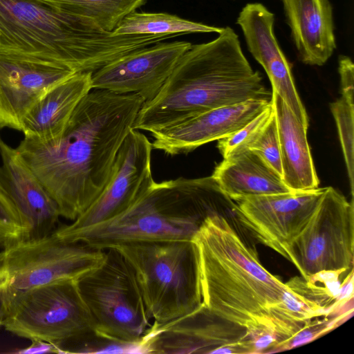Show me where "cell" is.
I'll return each instance as SVG.
<instances>
[{"label":"cell","mask_w":354,"mask_h":354,"mask_svg":"<svg viewBox=\"0 0 354 354\" xmlns=\"http://www.w3.org/2000/svg\"><path fill=\"white\" fill-rule=\"evenodd\" d=\"M2 326L20 337L57 346L94 333L78 280L63 279L0 299Z\"/></svg>","instance_id":"obj_7"},{"label":"cell","mask_w":354,"mask_h":354,"mask_svg":"<svg viewBox=\"0 0 354 354\" xmlns=\"http://www.w3.org/2000/svg\"><path fill=\"white\" fill-rule=\"evenodd\" d=\"M138 35H114L44 0H0V50L91 72L141 48Z\"/></svg>","instance_id":"obj_5"},{"label":"cell","mask_w":354,"mask_h":354,"mask_svg":"<svg viewBox=\"0 0 354 354\" xmlns=\"http://www.w3.org/2000/svg\"><path fill=\"white\" fill-rule=\"evenodd\" d=\"M152 144L132 129L115 156L106 185L95 201L73 222L61 227L75 230L109 220L129 208L155 183L151 172Z\"/></svg>","instance_id":"obj_12"},{"label":"cell","mask_w":354,"mask_h":354,"mask_svg":"<svg viewBox=\"0 0 354 354\" xmlns=\"http://www.w3.org/2000/svg\"><path fill=\"white\" fill-rule=\"evenodd\" d=\"M245 327L221 318L203 304L164 323L153 322L138 342L140 353H243Z\"/></svg>","instance_id":"obj_13"},{"label":"cell","mask_w":354,"mask_h":354,"mask_svg":"<svg viewBox=\"0 0 354 354\" xmlns=\"http://www.w3.org/2000/svg\"><path fill=\"white\" fill-rule=\"evenodd\" d=\"M353 100L341 97L330 104L344 158L348 172L351 191L353 193Z\"/></svg>","instance_id":"obj_25"},{"label":"cell","mask_w":354,"mask_h":354,"mask_svg":"<svg viewBox=\"0 0 354 354\" xmlns=\"http://www.w3.org/2000/svg\"><path fill=\"white\" fill-rule=\"evenodd\" d=\"M162 41L129 53L93 72L92 89L138 93L145 102L153 98L192 45L185 41Z\"/></svg>","instance_id":"obj_15"},{"label":"cell","mask_w":354,"mask_h":354,"mask_svg":"<svg viewBox=\"0 0 354 354\" xmlns=\"http://www.w3.org/2000/svg\"><path fill=\"white\" fill-rule=\"evenodd\" d=\"M291 36L302 62L322 66L336 48L329 0H282Z\"/></svg>","instance_id":"obj_19"},{"label":"cell","mask_w":354,"mask_h":354,"mask_svg":"<svg viewBox=\"0 0 354 354\" xmlns=\"http://www.w3.org/2000/svg\"><path fill=\"white\" fill-rule=\"evenodd\" d=\"M106 250L65 241L53 233L0 252V299L63 279L79 280L99 266Z\"/></svg>","instance_id":"obj_9"},{"label":"cell","mask_w":354,"mask_h":354,"mask_svg":"<svg viewBox=\"0 0 354 354\" xmlns=\"http://www.w3.org/2000/svg\"></svg>","instance_id":"obj_33"},{"label":"cell","mask_w":354,"mask_h":354,"mask_svg":"<svg viewBox=\"0 0 354 354\" xmlns=\"http://www.w3.org/2000/svg\"><path fill=\"white\" fill-rule=\"evenodd\" d=\"M270 101L252 99L205 111L152 133V147L169 156L188 153L234 133L263 111Z\"/></svg>","instance_id":"obj_17"},{"label":"cell","mask_w":354,"mask_h":354,"mask_svg":"<svg viewBox=\"0 0 354 354\" xmlns=\"http://www.w3.org/2000/svg\"><path fill=\"white\" fill-rule=\"evenodd\" d=\"M271 97L239 36L227 26L214 40L192 45L183 55L157 95L143 103L133 129L152 133L213 109Z\"/></svg>","instance_id":"obj_2"},{"label":"cell","mask_w":354,"mask_h":354,"mask_svg":"<svg viewBox=\"0 0 354 354\" xmlns=\"http://www.w3.org/2000/svg\"><path fill=\"white\" fill-rule=\"evenodd\" d=\"M344 316V315H340V317L337 316L331 320H310L293 335L281 342L274 352L291 349L314 340L333 329L335 323L340 322Z\"/></svg>","instance_id":"obj_29"},{"label":"cell","mask_w":354,"mask_h":354,"mask_svg":"<svg viewBox=\"0 0 354 354\" xmlns=\"http://www.w3.org/2000/svg\"><path fill=\"white\" fill-rule=\"evenodd\" d=\"M29 229L0 181V245L3 248L28 239Z\"/></svg>","instance_id":"obj_27"},{"label":"cell","mask_w":354,"mask_h":354,"mask_svg":"<svg viewBox=\"0 0 354 354\" xmlns=\"http://www.w3.org/2000/svg\"><path fill=\"white\" fill-rule=\"evenodd\" d=\"M223 28L206 25L165 12L134 11L127 16L112 32L114 35H164L176 37L183 34L216 32Z\"/></svg>","instance_id":"obj_23"},{"label":"cell","mask_w":354,"mask_h":354,"mask_svg":"<svg viewBox=\"0 0 354 354\" xmlns=\"http://www.w3.org/2000/svg\"><path fill=\"white\" fill-rule=\"evenodd\" d=\"M248 149L260 156L281 176L279 141L274 115Z\"/></svg>","instance_id":"obj_28"},{"label":"cell","mask_w":354,"mask_h":354,"mask_svg":"<svg viewBox=\"0 0 354 354\" xmlns=\"http://www.w3.org/2000/svg\"><path fill=\"white\" fill-rule=\"evenodd\" d=\"M212 176L231 199L292 191L274 169L250 149L223 158Z\"/></svg>","instance_id":"obj_22"},{"label":"cell","mask_w":354,"mask_h":354,"mask_svg":"<svg viewBox=\"0 0 354 354\" xmlns=\"http://www.w3.org/2000/svg\"><path fill=\"white\" fill-rule=\"evenodd\" d=\"M325 188L234 198L236 218L286 258L287 248L307 225Z\"/></svg>","instance_id":"obj_11"},{"label":"cell","mask_w":354,"mask_h":354,"mask_svg":"<svg viewBox=\"0 0 354 354\" xmlns=\"http://www.w3.org/2000/svg\"><path fill=\"white\" fill-rule=\"evenodd\" d=\"M237 24L243 33L248 50L262 66L276 92L295 116L308 128V117L296 89L290 66L274 32V15L260 3H247Z\"/></svg>","instance_id":"obj_16"},{"label":"cell","mask_w":354,"mask_h":354,"mask_svg":"<svg viewBox=\"0 0 354 354\" xmlns=\"http://www.w3.org/2000/svg\"><path fill=\"white\" fill-rule=\"evenodd\" d=\"M59 10L89 21L100 29L113 32L129 14L147 0H44Z\"/></svg>","instance_id":"obj_24"},{"label":"cell","mask_w":354,"mask_h":354,"mask_svg":"<svg viewBox=\"0 0 354 354\" xmlns=\"http://www.w3.org/2000/svg\"><path fill=\"white\" fill-rule=\"evenodd\" d=\"M32 344L24 348L17 351L21 354L35 353H58V348L56 344L41 340L31 341Z\"/></svg>","instance_id":"obj_31"},{"label":"cell","mask_w":354,"mask_h":354,"mask_svg":"<svg viewBox=\"0 0 354 354\" xmlns=\"http://www.w3.org/2000/svg\"><path fill=\"white\" fill-rule=\"evenodd\" d=\"M112 248L133 270L150 319L167 322L201 306L199 254L192 240L136 242Z\"/></svg>","instance_id":"obj_6"},{"label":"cell","mask_w":354,"mask_h":354,"mask_svg":"<svg viewBox=\"0 0 354 354\" xmlns=\"http://www.w3.org/2000/svg\"><path fill=\"white\" fill-rule=\"evenodd\" d=\"M338 71L342 96L353 100L354 66L349 57L339 56Z\"/></svg>","instance_id":"obj_30"},{"label":"cell","mask_w":354,"mask_h":354,"mask_svg":"<svg viewBox=\"0 0 354 354\" xmlns=\"http://www.w3.org/2000/svg\"><path fill=\"white\" fill-rule=\"evenodd\" d=\"M234 214V207L207 216L192 241L199 254L203 304L218 317L245 327L270 318L286 286L262 266L232 227L226 216Z\"/></svg>","instance_id":"obj_4"},{"label":"cell","mask_w":354,"mask_h":354,"mask_svg":"<svg viewBox=\"0 0 354 354\" xmlns=\"http://www.w3.org/2000/svg\"><path fill=\"white\" fill-rule=\"evenodd\" d=\"M234 204L212 176L154 183L129 208L104 222L53 234L68 242L106 250L147 241L192 240L205 218Z\"/></svg>","instance_id":"obj_3"},{"label":"cell","mask_w":354,"mask_h":354,"mask_svg":"<svg viewBox=\"0 0 354 354\" xmlns=\"http://www.w3.org/2000/svg\"><path fill=\"white\" fill-rule=\"evenodd\" d=\"M274 115L272 102L259 114L230 136L218 140L217 147L223 158L248 149Z\"/></svg>","instance_id":"obj_26"},{"label":"cell","mask_w":354,"mask_h":354,"mask_svg":"<svg viewBox=\"0 0 354 354\" xmlns=\"http://www.w3.org/2000/svg\"><path fill=\"white\" fill-rule=\"evenodd\" d=\"M0 156V181L29 229L28 239L52 234L60 216L57 203L16 148L1 138Z\"/></svg>","instance_id":"obj_18"},{"label":"cell","mask_w":354,"mask_h":354,"mask_svg":"<svg viewBox=\"0 0 354 354\" xmlns=\"http://www.w3.org/2000/svg\"><path fill=\"white\" fill-rule=\"evenodd\" d=\"M353 202L332 187L324 194L301 232L286 250V259L301 277L353 268Z\"/></svg>","instance_id":"obj_10"},{"label":"cell","mask_w":354,"mask_h":354,"mask_svg":"<svg viewBox=\"0 0 354 354\" xmlns=\"http://www.w3.org/2000/svg\"><path fill=\"white\" fill-rule=\"evenodd\" d=\"M91 72L76 73L47 91L22 120L25 138L48 140L64 131L75 109L92 90Z\"/></svg>","instance_id":"obj_20"},{"label":"cell","mask_w":354,"mask_h":354,"mask_svg":"<svg viewBox=\"0 0 354 354\" xmlns=\"http://www.w3.org/2000/svg\"><path fill=\"white\" fill-rule=\"evenodd\" d=\"M271 102L277 126L279 141L281 177L292 191L319 187L306 128L283 100L272 91Z\"/></svg>","instance_id":"obj_21"},{"label":"cell","mask_w":354,"mask_h":354,"mask_svg":"<svg viewBox=\"0 0 354 354\" xmlns=\"http://www.w3.org/2000/svg\"><path fill=\"white\" fill-rule=\"evenodd\" d=\"M2 325H3V322H2V319H1V318L0 317V326H2Z\"/></svg>","instance_id":"obj_32"},{"label":"cell","mask_w":354,"mask_h":354,"mask_svg":"<svg viewBox=\"0 0 354 354\" xmlns=\"http://www.w3.org/2000/svg\"><path fill=\"white\" fill-rule=\"evenodd\" d=\"M76 73L53 61L0 50V129L21 131L32 106Z\"/></svg>","instance_id":"obj_14"},{"label":"cell","mask_w":354,"mask_h":354,"mask_svg":"<svg viewBox=\"0 0 354 354\" xmlns=\"http://www.w3.org/2000/svg\"><path fill=\"white\" fill-rule=\"evenodd\" d=\"M144 102L138 93L92 89L59 137L24 138L16 147L57 203L60 216L73 221L101 193Z\"/></svg>","instance_id":"obj_1"},{"label":"cell","mask_w":354,"mask_h":354,"mask_svg":"<svg viewBox=\"0 0 354 354\" xmlns=\"http://www.w3.org/2000/svg\"><path fill=\"white\" fill-rule=\"evenodd\" d=\"M93 317L94 334L113 342L138 344L150 326L133 270L113 248L102 263L78 280Z\"/></svg>","instance_id":"obj_8"}]
</instances>
